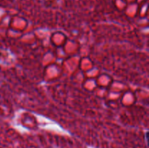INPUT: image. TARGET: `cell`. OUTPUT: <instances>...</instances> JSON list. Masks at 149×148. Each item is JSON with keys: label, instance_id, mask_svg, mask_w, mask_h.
<instances>
[]
</instances>
